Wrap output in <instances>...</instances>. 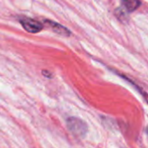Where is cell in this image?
Wrapping results in <instances>:
<instances>
[{
	"instance_id": "6da1fadb",
	"label": "cell",
	"mask_w": 148,
	"mask_h": 148,
	"mask_svg": "<svg viewBox=\"0 0 148 148\" xmlns=\"http://www.w3.org/2000/svg\"><path fill=\"white\" fill-rule=\"evenodd\" d=\"M66 125L72 135L79 138H84L88 132V126L86 123L76 117L68 118L66 120Z\"/></svg>"
},
{
	"instance_id": "7a4b0ae2",
	"label": "cell",
	"mask_w": 148,
	"mask_h": 148,
	"mask_svg": "<svg viewBox=\"0 0 148 148\" xmlns=\"http://www.w3.org/2000/svg\"><path fill=\"white\" fill-rule=\"evenodd\" d=\"M19 21L24 29L30 33H38L41 32L44 28L43 24L30 18H22Z\"/></svg>"
},
{
	"instance_id": "3957f363",
	"label": "cell",
	"mask_w": 148,
	"mask_h": 148,
	"mask_svg": "<svg viewBox=\"0 0 148 148\" xmlns=\"http://www.w3.org/2000/svg\"><path fill=\"white\" fill-rule=\"evenodd\" d=\"M45 24L46 25H48L54 32H56L58 35L64 36V37H69L71 34V31H69L66 27H64V25H60L58 23H56L54 21L45 20Z\"/></svg>"
},
{
	"instance_id": "277c9868",
	"label": "cell",
	"mask_w": 148,
	"mask_h": 148,
	"mask_svg": "<svg viewBox=\"0 0 148 148\" xmlns=\"http://www.w3.org/2000/svg\"><path fill=\"white\" fill-rule=\"evenodd\" d=\"M121 4L128 12H132L141 5V1L140 0H121Z\"/></svg>"
},
{
	"instance_id": "5b68a950",
	"label": "cell",
	"mask_w": 148,
	"mask_h": 148,
	"mask_svg": "<svg viewBox=\"0 0 148 148\" xmlns=\"http://www.w3.org/2000/svg\"><path fill=\"white\" fill-rule=\"evenodd\" d=\"M42 74L47 79H52V77H53L52 73L50 71H47V70H43L42 71Z\"/></svg>"
},
{
	"instance_id": "8992f818",
	"label": "cell",
	"mask_w": 148,
	"mask_h": 148,
	"mask_svg": "<svg viewBox=\"0 0 148 148\" xmlns=\"http://www.w3.org/2000/svg\"><path fill=\"white\" fill-rule=\"evenodd\" d=\"M146 133L148 134V127H146Z\"/></svg>"
}]
</instances>
